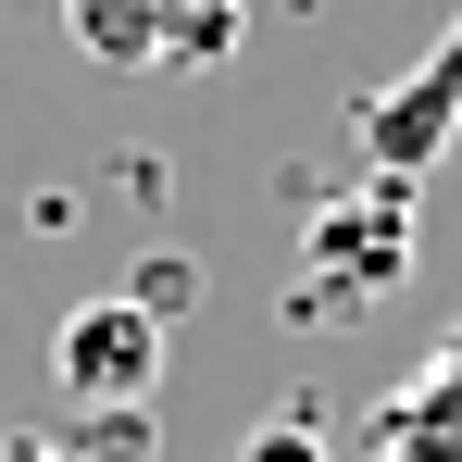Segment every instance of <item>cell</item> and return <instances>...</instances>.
I'll return each instance as SVG.
<instances>
[{"instance_id": "cell-1", "label": "cell", "mask_w": 462, "mask_h": 462, "mask_svg": "<svg viewBox=\"0 0 462 462\" xmlns=\"http://www.w3.org/2000/svg\"><path fill=\"white\" fill-rule=\"evenodd\" d=\"M387 288H412V188H337L300 237V312H375Z\"/></svg>"}, {"instance_id": "cell-2", "label": "cell", "mask_w": 462, "mask_h": 462, "mask_svg": "<svg viewBox=\"0 0 462 462\" xmlns=\"http://www.w3.org/2000/svg\"><path fill=\"white\" fill-rule=\"evenodd\" d=\"M162 337H175V325H151L125 288H88V300L51 325V387H63V400H88V412H151Z\"/></svg>"}, {"instance_id": "cell-3", "label": "cell", "mask_w": 462, "mask_h": 462, "mask_svg": "<svg viewBox=\"0 0 462 462\" xmlns=\"http://www.w3.org/2000/svg\"><path fill=\"white\" fill-rule=\"evenodd\" d=\"M350 138H363V175H387V188H425V175L450 162V138H462V25L412 76H387L375 100L350 113Z\"/></svg>"}, {"instance_id": "cell-4", "label": "cell", "mask_w": 462, "mask_h": 462, "mask_svg": "<svg viewBox=\"0 0 462 462\" xmlns=\"http://www.w3.org/2000/svg\"><path fill=\"white\" fill-rule=\"evenodd\" d=\"M375 462H462V337L375 412Z\"/></svg>"}, {"instance_id": "cell-5", "label": "cell", "mask_w": 462, "mask_h": 462, "mask_svg": "<svg viewBox=\"0 0 462 462\" xmlns=\"http://www.w3.org/2000/svg\"><path fill=\"white\" fill-rule=\"evenodd\" d=\"M63 25H76L88 63H113V76H162V25H175V0H63Z\"/></svg>"}, {"instance_id": "cell-6", "label": "cell", "mask_w": 462, "mask_h": 462, "mask_svg": "<svg viewBox=\"0 0 462 462\" xmlns=\"http://www.w3.org/2000/svg\"><path fill=\"white\" fill-rule=\"evenodd\" d=\"M213 51H237V0H175L162 63H213Z\"/></svg>"}, {"instance_id": "cell-7", "label": "cell", "mask_w": 462, "mask_h": 462, "mask_svg": "<svg viewBox=\"0 0 462 462\" xmlns=\"http://www.w3.org/2000/svg\"><path fill=\"white\" fill-rule=\"evenodd\" d=\"M237 462H337V450H325V425H312V412H263V425L237 438Z\"/></svg>"}, {"instance_id": "cell-8", "label": "cell", "mask_w": 462, "mask_h": 462, "mask_svg": "<svg viewBox=\"0 0 462 462\" xmlns=\"http://www.w3.org/2000/svg\"><path fill=\"white\" fill-rule=\"evenodd\" d=\"M125 300L151 312V325H175V312L200 300V275H188V263H175V250H151V263H138V275H125Z\"/></svg>"}, {"instance_id": "cell-9", "label": "cell", "mask_w": 462, "mask_h": 462, "mask_svg": "<svg viewBox=\"0 0 462 462\" xmlns=\"http://www.w3.org/2000/svg\"><path fill=\"white\" fill-rule=\"evenodd\" d=\"M0 462H88V450H63V438H13Z\"/></svg>"}]
</instances>
